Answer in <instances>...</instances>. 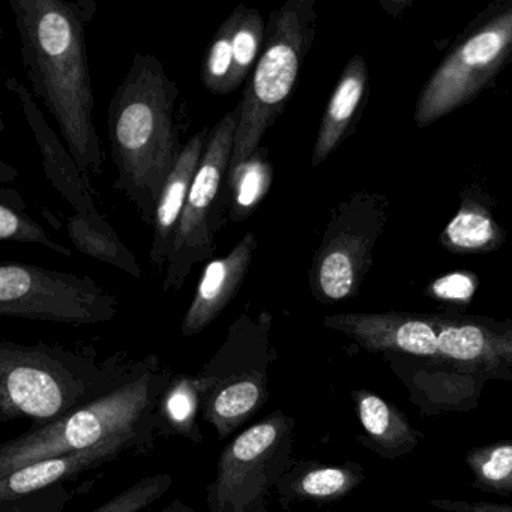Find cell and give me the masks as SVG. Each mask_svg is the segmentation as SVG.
Returning <instances> with one entry per match:
<instances>
[{
    "mask_svg": "<svg viewBox=\"0 0 512 512\" xmlns=\"http://www.w3.org/2000/svg\"><path fill=\"white\" fill-rule=\"evenodd\" d=\"M478 287V278L470 272H454L437 278L425 290V295L448 304L467 305L472 302Z\"/></svg>",
    "mask_w": 512,
    "mask_h": 512,
    "instance_id": "obj_30",
    "label": "cell"
},
{
    "mask_svg": "<svg viewBox=\"0 0 512 512\" xmlns=\"http://www.w3.org/2000/svg\"><path fill=\"white\" fill-rule=\"evenodd\" d=\"M142 436H122L106 440L94 448L71 452L61 457L49 458L22 467L7 478L0 479V499L2 502L19 499L41 488L49 487L59 481L73 478L92 467L101 466L118 457L125 449L136 445Z\"/></svg>",
    "mask_w": 512,
    "mask_h": 512,
    "instance_id": "obj_18",
    "label": "cell"
},
{
    "mask_svg": "<svg viewBox=\"0 0 512 512\" xmlns=\"http://www.w3.org/2000/svg\"><path fill=\"white\" fill-rule=\"evenodd\" d=\"M118 314V298L89 275L29 263L0 266L2 317L88 326L112 322Z\"/></svg>",
    "mask_w": 512,
    "mask_h": 512,
    "instance_id": "obj_11",
    "label": "cell"
},
{
    "mask_svg": "<svg viewBox=\"0 0 512 512\" xmlns=\"http://www.w3.org/2000/svg\"><path fill=\"white\" fill-rule=\"evenodd\" d=\"M274 176V166L265 146L227 173L226 203L233 223H241L257 211L271 190Z\"/></svg>",
    "mask_w": 512,
    "mask_h": 512,
    "instance_id": "obj_23",
    "label": "cell"
},
{
    "mask_svg": "<svg viewBox=\"0 0 512 512\" xmlns=\"http://www.w3.org/2000/svg\"><path fill=\"white\" fill-rule=\"evenodd\" d=\"M358 419L364 436L358 440L385 460H395L415 451L422 434L412 427L407 416L380 395L368 389L353 391Z\"/></svg>",
    "mask_w": 512,
    "mask_h": 512,
    "instance_id": "obj_20",
    "label": "cell"
},
{
    "mask_svg": "<svg viewBox=\"0 0 512 512\" xmlns=\"http://www.w3.org/2000/svg\"><path fill=\"white\" fill-rule=\"evenodd\" d=\"M233 31L235 19L232 13L221 23L217 34L212 38L200 68V80L206 91L215 97L230 94V79L233 73Z\"/></svg>",
    "mask_w": 512,
    "mask_h": 512,
    "instance_id": "obj_27",
    "label": "cell"
},
{
    "mask_svg": "<svg viewBox=\"0 0 512 512\" xmlns=\"http://www.w3.org/2000/svg\"><path fill=\"white\" fill-rule=\"evenodd\" d=\"M383 359L409 389L412 403L427 415L472 410L485 385V380L440 362L394 355Z\"/></svg>",
    "mask_w": 512,
    "mask_h": 512,
    "instance_id": "obj_14",
    "label": "cell"
},
{
    "mask_svg": "<svg viewBox=\"0 0 512 512\" xmlns=\"http://www.w3.org/2000/svg\"><path fill=\"white\" fill-rule=\"evenodd\" d=\"M95 367L61 347L0 344V419L49 424L103 397Z\"/></svg>",
    "mask_w": 512,
    "mask_h": 512,
    "instance_id": "obj_6",
    "label": "cell"
},
{
    "mask_svg": "<svg viewBox=\"0 0 512 512\" xmlns=\"http://www.w3.org/2000/svg\"><path fill=\"white\" fill-rule=\"evenodd\" d=\"M20 56L34 97L61 131L80 170L101 175L103 146L94 122L95 98L88 58L94 0H8Z\"/></svg>",
    "mask_w": 512,
    "mask_h": 512,
    "instance_id": "obj_1",
    "label": "cell"
},
{
    "mask_svg": "<svg viewBox=\"0 0 512 512\" xmlns=\"http://www.w3.org/2000/svg\"><path fill=\"white\" fill-rule=\"evenodd\" d=\"M370 95V70L364 56L347 61L320 119L311 152V167L322 166L350 136L356 133L367 109Z\"/></svg>",
    "mask_w": 512,
    "mask_h": 512,
    "instance_id": "obj_16",
    "label": "cell"
},
{
    "mask_svg": "<svg viewBox=\"0 0 512 512\" xmlns=\"http://www.w3.org/2000/svg\"><path fill=\"white\" fill-rule=\"evenodd\" d=\"M209 134H211V128L205 127L188 139L178 164L161 191L154 221H152L151 229L154 236H152L151 251H149V263L157 271L166 269L167 257L172 250L173 239H175L176 229L181 221L194 176L199 170L200 161L208 146Z\"/></svg>",
    "mask_w": 512,
    "mask_h": 512,
    "instance_id": "obj_17",
    "label": "cell"
},
{
    "mask_svg": "<svg viewBox=\"0 0 512 512\" xmlns=\"http://www.w3.org/2000/svg\"><path fill=\"white\" fill-rule=\"evenodd\" d=\"M293 419L283 412L242 431L223 449L209 485L211 512H251L289 469Z\"/></svg>",
    "mask_w": 512,
    "mask_h": 512,
    "instance_id": "obj_12",
    "label": "cell"
},
{
    "mask_svg": "<svg viewBox=\"0 0 512 512\" xmlns=\"http://www.w3.org/2000/svg\"><path fill=\"white\" fill-rule=\"evenodd\" d=\"M316 0H287L269 14L265 46L239 101L229 172L262 148L295 91L317 34Z\"/></svg>",
    "mask_w": 512,
    "mask_h": 512,
    "instance_id": "obj_5",
    "label": "cell"
},
{
    "mask_svg": "<svg viewBox=\"0 0 512 512\" xmlns=\"http://www.w3.org/2000/svg\"><path fill=\"white\" fill-rule=\"evenodd\" d=\"M170 380L145 371L68 415L32 428L0 448V479L38 461L94 448L106 440L140 436Z\"/></svg>",
    "mask_w": 512,
    "mask_h": 512,
    "instance_id": "obj_4",
    "label": "cell"
},
{
    "mask_svg": "<svg viewBox=\"0 0 512 512\" xmlns=\"http://www.w3.org/2000/svg\"><path fill=\"white\" fill-rule=\"evenodd\" d=\"M5 88L16 95L22 106L23 115L37 143L44 173L50 185L73 206L77 214H85L91 218L103 217L95 205V190L89 182V176L80 170L70 149L50 127L46 116L35 101L34 94L16 77H8Z\"/></svg>",
    "mask_w": 512,
    "mask_h": 512,
    "instance_id": "obj_13",
    "label": "cell"
},
{
    "mask_svg": "<svg viewBox=\"0 0 512 512\" xmlns=\"http://www.w3.org/2000/svg\"><path fill=\"white\" fill-rule=\"evenodd\" d=\"M181 91L154 55L136 53L107 112L116 191L152 227L161 191L184 145L175 121Z\"/></svg>",
    "mask_w": 512,
    "mask_h": 512,
    "instance_id": "obj_2",
    "label": "cell"
},
{
    "mask_svg": "<svg viewBox=\"0 0 512 512\" xmlns=\"http://www.w3.org/2000/svg\"><path fill=\"white\" fill-rule=\"evenodd\" d=\"M385 194L359 191L331 212L308 269V286L319 304L358 296L371 266L374 248L389 220Z\"/></svg>",
    "mask_w": 512,
    "mask_h": 512,
    "instance_id": "obj_9",
    "label": "cell"
},
{
    "mask_svg": "<svg viewBox=\"0 0 512 512\" xmlns=\"http://www.w3.org/2000/svg\"><path fill=\"white\" fill-rule=\"evenodd\" d=\"M323 325L367 352L440 362L485 382H512V319L388 311L332 314Z\"/></svg>",
    "mask_w": 512,
    "mask_h": 512,
    "instance_id": "obj_3",
    "label": "cell"
},
{
    "mask_svg": "<svg viewBox=\"0 0 512 512\" xmlns=\"http://www.w3.org/2000/svg\"><path fill=\"white\" fill-rule=\"evenodd\" d=\"M239 109L226 113L209 134L181 215L164 272V292H178L187 283L194 266L211 259L217 250L221 206L226 202V181L235 146Z\"/></svg>",
    "mask_w": 512,
    "mask_h": 512,
    "instance_id": "obj_10",
    "label": "cell"
},
{
    "mask_svg": "<svg viewBox=\"0 0 512 512\" xmlns=\"http://www.w3.org/2000/svg\"><path fill=\"white\" fill-rule=\"evenodd\" d=\"M235 19L233 31V73L230 79V94L244 85L247 77L253 73L263 46H265L266 23L257 8L238 5L232 11Z\"/></svg>",
    "mask_w": 512,
    "mask_h": 512,
    "instance_id": "obj_24",
    "label": "cell"
},
{
    "mask_svg": "<svg viewBox=\"0 0 512 512\" xmlns=\"http://www.w3.org/2000/svg\"><path fill=\"white\" fill-rule=\"evenodd\" d=\"M0 238L2 241L23 242V244H38L61 256L73 257V251L65 245L53 241L43 226L32 220L22 209L0 203Z\"/></svg>",
    "mask_w": 512,
    "mask_h": 512,
    "instance_id": "obj_28",
    "label": "cell"
},
{
    "mask_svg": "<svg viewBox=\"0 0 512 512\" xmlns=\"http://www.w3.org/2000/svg\"><path fill=\"white\" fill-rule=\"evenodd\" d=\"M272 316L244 313L230 326L229 334L214 359L197 379L203 416L220 439L238 430L268 400L269 334Z\"/></svg>",
    "mask_w": 512,
    "mask_h": 512,
    "instance_id": "obj_8",
    "label": "cell"
},
{
    "mask_svg": "<svg viewBox=\"0 0 512 512\" xmlns=\"http://www.w3.org/2000/svg\"><path fill=\"white\" fill-rule=\"evenodd\" d=\"M172 485V476L163 475L148 476L140 479L127 490L116 494L103 505L98 506L92 512H140L160 499Z\"/></svg>",
    "mask_w": 512,
    "mask_h": 512,
    "instance_id": "obj_29",
    "label": "cell"
},
{
    "mask_svg": "<svg viewBox=\"0 0 512 512\" xmlns=\"http://www.w3.org/2000/svg\"><path fill=\"white\" fill-rule=\"evenodd\" d=\"M428 503L443 512H512V505H502V503L455 499H430Z\"/></svg>",
    "mask_w": 512,
    "mask_h": 512,
    "instance_id": "obj_31",
    "label": "cell"
},
{
    "mask_svg": "<svg viewBox=\"0 0 512 512\" xmlns=\"http://www.w3.org/2000/svg\"><path fill=\"white\" fill-rule=\"evenodd\" d=\"M494 202L479 184H470L460 193L457 214L440 233L443 250L458 256L490 254L506 241V230L494 217Z\"/></svg>",
    "mask_w": 512,
    "mask_h": 512,
    "instance_id": "obj_19",
    "label": "cell"
},
{
    "mask_svg": "<svg viewBox=\"0 0 512 512\" xmlns=\"http://www.w3.org/2000/svg\"><path fill=\"white\" fill-rule=\"evenodd\" d=\"M511 62L512 0H496L467 25L422 86L416 127H430L475 101Z\"/></svg>",
    "mask_w": 512,
    "mask_h": 512,
    "instance_id": "obj_7",
    "label": "cell"
},
{
    "mask_svg": "<svg viewBox=\"0 0 512 512\" xmlns=\"http://www.w3.org/2000/svg\"><path fill=\"white\" fill-rule=\"evenodd\" d=\"M257 248L256 233L247 232L226 256L208 262L182 319L181 334L184 337H194L205 331L232 304L253 266Z\"/></svg>",
    "mask_w": 512,
    "mask_h": 512,
    "instance_id": "obj_15",
    "label": "cell"
},
{
    "mask_svg": "<svg viewBox=\"0 0 512 512\" xmlns=\"http://www.w3.org/2000/svg\"><path fill=\"white\" fill-rule=\"evenodd\" d=\"M365 470L361 464H325L304 461L287 469L277 488L286 503H331L343 500L364 482Z\"/></svg>",
    "mask_w": 512,
    "mask_h": 512,
    "instance_id": "obj_21",
    "label": "cell"
},
{
    "mask_svg": "<svg viewBox=\"0 0 512 512\" xmlns=\"http://www.w3.org/2000/svg\"><path fill=\"white\" fill-rule=\"evenodd\" d=\"M466 464L473 485L485 493L512 496V439L470 449Z\"/></svg>",
    "mask_w": 512,
    "mask_h": 512,
    "instance_id": "obj_25",
    "label": "cell"
},
{
    "mask_svg": "<svg viewBox=\"0 0 512 512\" xmlns=\"http://www.w3.org/2000/svg\"><path fill=\"white\" fill-rule=\"evenodd\" d=\"M202 404L196 377L181 376L172 380L161 395L157 409V421H161L170 433L181 434L191 440H199L197 409Z\"/></svg>",
    "mask_w": 512,
    "mask_h": 512,
    "instance_id": "obj_26",
    "label": "cell"
},
{
    "mask_svg": "<svg viewBox=\"0 0 512 512\" xmlns=\"http://www.w3.org/2000/svg\"><path fill=\"white\" fill-rule=\"evenodd\" d=\"M67 233L77 251L113 266L133 278H142L143 272L133 251L124 244L106 218H91L85 214L71 215Z\"/></svg>",
    "mask_w": 512,
    "mask_h": 512,
    "instance_id": "obj_22",
    "label": "cell"
}]
</instances>
